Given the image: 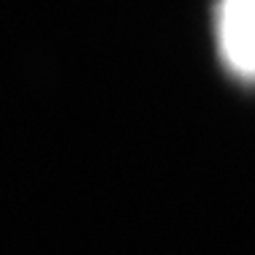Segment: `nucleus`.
Listing matches in <instances>:
<instances>
[{
	"label": "nucleus",
	"instance_id": "obj_1",
	"mask_svg": "<svg viewBox=\"0 0 255 255\" xmlns=\"http://www.w3.org/2000/svg\"><path fill=\"white\" fill-rule=\"evenodd\" d=\"M215 38L228 74L255 84V0H217Z\"/></svg>",
	"mask_w": 255,
	"mask_h": 255
}]
</instances>
